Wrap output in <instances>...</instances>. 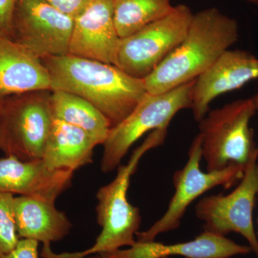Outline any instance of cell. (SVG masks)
Returning <instances> with one entry per match:
<instances>
[{"mask_svg":"<svg viewBox=\"0 0 258 258\" xmlns=\"http://www.w3.org/2000/svg\"><path fill=\"white\" fill-rule=\"evenodd\" d=\"M193 15L189 7L176 5L164 18L120 38L115 66L144 80L182 42Z\"/></svg>","mask_w":258,"mask_h":258,"instance_id":"cell-7","label":"cell"},{"mask_svg":"<svg viewBox=\"0 0 258 258\" xmlns=\"http://www.w3.org/2000/svg\"><path fill=\"white\" fill-rule=\"evenodd\" d=\"M74 171L50 170L42 159H0V192L32 197L55 203L72 184Z\"/></svg>","mask_w":258,"mask_h":258,"instance_id":"cell-13","label":"cell"},{"mask_svg":"<svg viewBox=\"0 0 258 258\" xmlns=\"http://www.w3.org/2000/svg\"><path fill=\"white\" fill-rule=\"evenodd\" d=\"M40 90H51L50 75L40 57L0 35V101Z\"/></svg>","mask_w":258,"mask_h":258,"instance_id":"cell-15","label":"cell"},{"mask_svg":"<svg viewBox=\"0 0 258 258\" xmlns=\"http://www.w3.org/2000/svg\"><path fill=\"white\" fill-rule=\"evenodd\" d=\"M18 0H0V35L12 39L13 20Z\"/></svg>","mask_w":258,"mask_h":258,"instance_id":"cell-21","label":"cell"},{"mask_svg":"<svg viewBox=\"0 0 258 258\" xmlns=\"http://www.w3.org/2000/svg\"><path fill=\"white\" fill-rule=\"evenodd\" d=\"M120 40L113 0H89L74 18L69 54L115 66Z\"/></svg>","mask_w":258,"mask_h":258,"instance_id":"cell-11","label":"cell"},{"mask_svg":"<svg viewBox=\"0 0 258 258\" xmlns=\"http://www.w3.org/2000/svg\"><path fill=\"white\" fill-rule=\"evenodd\" d=\"M51 90H40L0 101V150L29 161L42 159L53 117Z\"/></svg>","mask_w":258,"mask_h":258,"instance_id":"cell-5","label":"cell"},{"mask_svg":"<svg viewBox=\"0 0 258 258\" xmlns=\"http://www.w3.org/2000/svg\"><path fill=\"white\" fill-rule=\"evenodd\" d=\"M195 81L167 92L147 93L119 124L110 130L103 146L102 172L110 173L120 166L129 149L144 134L155 130H167L176 113L191 108Z\"/></svg>","mask_w":258,"mask_h":258,"instance_id":"cell-6","label":"cell"},{"mask_svg":"<svg viewBox=\"0 0 258 258\" xmlns=\"http://www.w3.org/2000/svg\"><path fill=\"white\" fill-rule=\"evenodd\" d=\"M163 258H169V257H163Z\"/></svg>","mask_w":258,"mask_h":258,"instance_id":"cell-27","label":"cell"},{"mask_svg":"<svg viewBox=\"0 0 258 258\" xmlns=\"http://www.w3.org/2000/svg\"><path fill=\"white\" fill-rule=\"evenodd\" d=\"M85 258H101V256L98 254H92V255L88 256V257Z\"/></svg>","mask_w":258,"mask_h":258,"instance_id":"cell-25","label":"cell"},{"mask_svg":"<svg viewBox=\"0 0 258 258\" xmlns=\"http://www.w3.org/2000/svg\"><path fill=\"white\" fill-rule=\"evenodd\" d=\"M257 222H258V220H257Z\"/></svg>","mask_w":258,"mask_h":258,"instance_id":"cell-28","label":"cell"},{"mask_svg":"<svg viewBox=\"0 0 258 258\" xmlns=\"http://www.w3.org/2000/svg\"><path fill=\"white\" fill-rule=\"evenodd\" d=\"M251 251L249 246L241 245L225 236L204 231L189 242L164 244L155 241H136L130 248L118 249L98 255L101 258H163L171 255L185 258H230L249 254Z\"/></svg>","mask_w":258,"mask_h":258,"instance_id":"cell-14","label":"cell"},{"mask_svg":"<svg viewBox=\"0 0 258 258\" xmlns=\"http://www.w3.org/2000/svg\"><path fill=\"white\" fill-rule=\"evenodd\" d=\"M50 75L51 91L84 98L109 120L111 128L123 120L147 93L143 79L114 64L71 55L40 58Z\"/></svg>","mask_w":258,"mask_h":258,"instance_id":"cell-1","label":"cell"},{"mask_svg":"<svg viewBox=\"0 0 258 258\" xmlns=\"http://www.w3.org/2000/svg\"><path fill=\"white\" fill-rule=\"evenodd\" d=\"M50 103L54 119L83 129L103 145L111 125L96 107L81 97L60 91H51Z\"/></svg>","mask_w":258,"mask_h":258,"instance_id":"cell-18","label":"cell"},{"mask_svg":"<svg viewBox=\"0 0 258 258\" xmlns=\"http://www.w3.org/2000/svg\"><path fill=\"white\" fill-rule=\"evenodd\" d=\"M257 113L254 97L237 100L208 112L199 123L203 158L208 171L245 166L258 150L249 127Z\"/></svg>","mask_w":258,"mask_h":258,"instance_id":"cell-4","label":"cell"},{"mask_svg":"<svg viewBox=\"0 0 258 258\" xmlns=\"http://www.w3.org/2000/svg\"><path fill=\"white\" fill-rule=\"evenodd\" d=\"M258 79V57L247 50H227L211 67L195 80L191 108L200 122L212 101L224 93L243 87Z\"/></svg>","mask_w":258,"mask_h":258,"instance_id":"cell-12","label":"cell"},{"mask_svg":"<svg viewBox=\"0 0 258 258\" xmlns=\"http://www.w3.org/2000/svg\"><path fill=\"white\" fill-rule=\"evenodd\" d=\"M37 241L20 239L18 245L6 253H0V258H38Z\"/></svg>","mask_w":258,"mask_h":258,"instance_id":"cell-22","label":"cell"},{"mask_svg":"<svg viewBox=\"0 0 258 258\" xmlns=\"http://www.w3.org/2000/svg\"><path fill=\"white\" fill-rule=\"evenodd\" d=\"M238 23L217 8L194 14L182 42L144 79L147 93L167 92L195 81L238 40Z\"/></svg>","mask_w":258,"mask_h":258,"instance_id":"cell-2","label":"cell"},{"mask_svg":"<svg viewBox=\"0 0 258 258\" xmlns=\"http://www.w3.org/2000/svg\"><path fill=\"white\" fill-rule=\"evenodd\" d=\"M245 1L252 3V4L258 5V0H245Z\"/></svg>","mask_w":258,"mask_h":258,"instance_id":"cell-26","label":"cell"},{"mask_svg":"<svg viewBox=\"0 0 258 258\" xmlns=\"http://www.w3.org/2000/svg\"><path fill=\"white\" fill-rule=\"evenodd\" d=\"M258 150L244 168L238 186L227 195L207 196L200 200L195 214L205 222L204 231L225 236L236 232L243 236L258 258V240L252 221L258 197Z\"/></svg>","mask_w":258,"mask_h":258,"instance_id":"cell-9","label":"cell"},{"mask_svg":"<svg viewBox=\"0 0 258 258\" xmlns=\"http://www.w3.org/2000/svg\"><path fill=\"white\" fill-rule=\"evenodd\" d=\"M74 18L43 0H18L12 40L40 58L67 55Z\"/></svg>","mask_w":258,"mask_h":258,"instance_id":"cell-10","label":"cell"},{"mask_svg":"<svg viewBox=\"0 0 258 258\" xmlns=\"http://www.w3.org/2000/svg\"><path fill=\"white\" fill-rule=\"evenodd\" d=\"M14 198L12 194L0 192V253L14 249L20 240L13 212Z\"/></svg>","mask_w":258,"mask_h":258,"instance_id":"cell-20","label":"cell"},{"mask_svg":"<svg viewBox=\"0 0 258 258\" xmlns=\"http://www.w3.org/2000/svg\"><path fill=\"white\" fill-rule=\"evenodd\" d=\"M167 130L153 131L143 144L134 151L128 164L120 165L114 179L97 192V221L101 232L92 247L79 252L56 254L52 249L42 254L43 258H85L92 254L112 252L136 243L134 236L140 227V210L127 199L131 176L137 169L141 158L150 149L164 143Z\"/></svg>","mask_w":258,"mask_h":258,"instance_id":"cell-3","label":"cell"},{"mask_svg":"<svg viewBox=\"0 0 258 258\" xmlns=\"http://www.w3.org/2000/svg\"><path fill=\"white\" fill-rule=\"evenodd\" d=\"M97 145L83 129L53 118L42 160L50 170L75 171L93 162Z\"/></svg>","mask_w":258,"mask_h":258,"instance_id":"cell-17","label":"cell"},{"mask_svg":"<svg viewBox=\"0 0 258 258\" xmlns=\"http://www.w3.org/2000/svg\"><path fill=\"white\" fill-rule=\"evenodd\" d=\"M13 212L20 239L43 243V248L69 235L73 227L69 217L55 203L32 197H15Z\"/></svg>","mask_w":258,"mask_h":258,"instance_id":"cell-16","label":"cell"},{"mask_svg":"<svg viewBox=\"0 0 258 258\" xmlns=\"http://www.w3.org/2000/svg\"><path fill=\"white\" fill-rule=\"evenodd\" d=\"M64 14L75 18L89 0H43Z\"/></svg>","mask_w":258,"mask_h":258,"instance_id":"cell-23","label":"cell"},{"mask_svg":"<svg viewBox=\"0 0 258 258\" xmlns=\"http://www.w3.org/2000/svg\"><path fill=\"white\" fill-rule=\"evenodd\" d=\"M171 0H113V17L120 38L164 18L174 9Z\"/></svg>","mask_w":258,"mask_h":258,"instance_id":"cell-19","label":"cell"},{"mask_svg":"<svg viewBox=\"0 0 258 258\" xmlns=\"http://www.w3.org/2000/svg\"><path fill=\"white\" fill-rule=\"evenodd\" d=\"M254 99H255L256 106H257V112L258 113V93L254 95Z\"/></svg>","mask_w":258,"mask_h":258,"instance_id":"cell-24","label":"cell"},{"mask_svg":"<svg viewBox=\"0 0 258 258\" xmlns=\"http://www.w3.org/2000/svg\"><path fill=\"white\" fill-rule=\"evenodd\" d=\"M188 155L186 165L173 176L175 192L167 210L150 228L137 232L139 242H152L159 234L176 230L179 227L186 209L199 197L217 186L229 189L243 176L245 166L240 165H230L221 170L208 172L202 171L200 165L203 159V149L199 134L190 146Z\"/></svg>","mask_w":258,"mask_h":258,"instance_id":"cell-8","label":"cell"}]
</instances>
